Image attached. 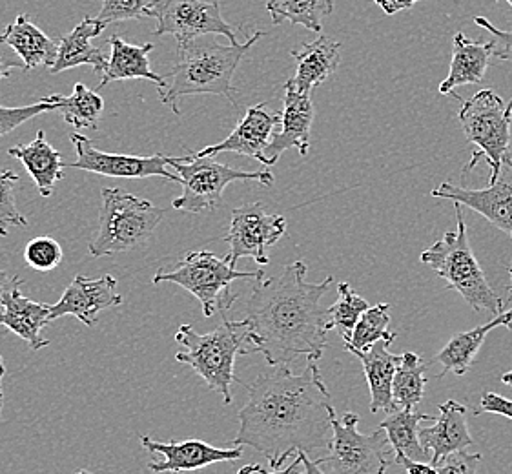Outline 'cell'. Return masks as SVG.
<instances>
[{"mask_svg": "<svg viewBox=\"0 0 512 474\" xmlns=\"http://www.w3.org/2000/svg\"><path fill=\"white\" fill-rule=\"evenodd\" d=\"M474 22L478 26H482L483 30L491 31L492 35H494V41L498 44L494 57H498L502 61H512V30H498L485 17H474Z\"/></svg>", "mask_w": 512, "mask_h": 474, "instance_id": "40", "label": "cell"}, {"mask_svg": "<svg viewBox=\"0 0 512 474\" xmlns=\"http://www.w3.org/2000/svg\"><path fill=\"white\" fill-rule=\"evenodd\" d=\"M168 165L181 176L183 194L175 197L172 207L188 214H203L223 205L225 188L236 181H257L261 185H274L270 170L245 172L232 166L221 165L212 157H168Z\"/></svg>", "mask_w": 512, "mask_h": 474, "instance_id": "9", "label": "cell"}, {"mask_svg": "<svg viewBox=\"0 0 512 474\" xmlns=\"http://www.w3.org/2000/svg\"><path fill=\"white\" fill-rule=\"evenodd\" d=\"M2 46H4V44L0 42V81H2L4 77H8L10 70H13V68H21V70H24V62L10 61L8 55L2 50Z\"/></svg>", "mask_w": 512, "mask_h": 474, "instance_id": "46", "label": "cell"}, {"mask_svg": "<svg viewBox=\"0 0 512 474\" xmlns=\"http://www.w3.org/2000/svg\"><path fill=\"white\" fill-rule=\"evenodd\" d=\"M121 303L123 296L117 292V279L110 274L99 279L77 276L64 290L62 298L52 305L50 320L75 316L86 327H93L103 310L119 307Z\"/></svg>", "mask_w": 512, "mask_h": 474, "instance_id": "14", "label": "cell"}, {"mask_svg": "<svg viewBox=\"0 0 512 474\" xmlns=\"http://www.w3.org/2000/svg\"><path fill=\"white\" fill-rule=\"evenodd\" d=\"M287 232V219L277 214H268L263 203H248L236 208L230 219V230L225 237L230 245L228 261L236 267L237 261L252 258L259 265L270 261L268 250L276 245Z\"/></svg>", "mask_w": 512, "mask_h": 474, "instance_id": "12", "label": "cell"}, {"mask_svg": "<svg viewBox=\"0 0 512 474\" xmlns=\"http://www.w3.org/2000/svg\"><path fill=\"white\" fill-rule=\"evenodd\" d=\"M141 444L148 453L163 456L161 462H150L148 469L154 473H181V471H197L208 465L219 462H236L243 458V447L219 449L201 440H185L161 444L150 436H139Z\"/></svg>", "mask_w": 512, "mask_h": 474, "instance_id": "17", "label": "cell"}, {"mask_svg": "<svg viewBox=\"0 0 512 474\" xmlns=\"http://www.w3.org/2000/svg\"><path fill=\"white\" fill-rule=\"evenodd\" d=\"M154 0H104L103 10L99 13V21L103 24L115 22L139 21L146 17Z\"/></svg>", "mask_w": 512, "mask_h": 474, "instance_id": "37", "label": "cell"}, {"mask_svg": "<svg viewBox=\"0 0 512 474\" xmlns=\"http://www.w3.org/2000/svg\"><path fill=\"white\" fill-rule=\"evenodd\" d=\"M0 42L6 44L24 62V72L39 66L52 68L59 55V42L53 41L44 31L21 13L0 35Z\"/></svg>", "mask_w": 512, "mask_h": 474, "instance_id": "25", "label": "cell"}, {"mask_svg": "<svg viewBox=\"0 0 512 474\" xmlns=\"http://www.w3.org/2000/svg\"><path fill=\"white\" fill-rule=\"evenodd\" d=\"M458 230L447 232L443 239L421 252V263L429 267L456 290L476 312L487 310L494 316L502 314L503 299L494 292L478 259L472 252L467 225L460 203H454Z\"/></svg>", "mask_w": 512, "mask_h": 474, "instance_id": "5", "label": "cell"}, {"mask_svg": "<svg viewBox=\"0 0 512 474\" xmlns=\"http://www.w3.org/2000/svg\"><path fill=\"white\" fill-rule=\"evenodd\" d=\"M396 464L400 465L401 469H405L407 474H438V469L434 465L416 462L405 456H396Z\"/></svg>", "mask_w": 512, "mask_h": 474, "instance_id": "44", "label": "cell"}, {"mask_svg": "<svg viewBox=\"0 0 512 474\" xmlns=\"http://www.w3.org/2000/svg\"><path fill=\"white\" fill-rule=\"evenodd\" d=\"M389 310V303H379L376 307L365 310L363 316L359 318L356 329L352 332V338L345 341V351L349 349L365 351L376 341L385 340V338L396 340V332L389 330Z\"/></svg>", "mask_w": 512, "mask_h": 474, "instance_id": "33", "label": "cell"}, {"mask_svg": "<svg viewBox=\"0 0 512 474\" xmlns=\"http://www.w3.org/2000/svg\"><path fill=\"white\" fill-rule=\"evenodd\" d=\"M336 409L316 361L294 374L283 367L263 372L248 385V402L239 411L234 447H252L272 469L290 456L328 449Z\"/></svg>", "mask_w": 512, "mask_h": 474, "instance_id": "1", "label": "cell"}, {"mask_svg": "<svg viewBox=\"0 0 512 474\" xmlns=\"http://www.w3.org/2000/svg\"><path fill=\"white\" fill-rule=\"evenodd\" d=\"M6 374V367H4V360L0 356V418H2V407H4V391H2V380Z\"/></svg>", "mask_w": 512, "mask_h": 474, "instance_id": "48", "label": "cell"}, {"mask_svg": "<svg viewBox=\"0 0 512 474\" xmlns=\"http://www.w3.org/2000/svg\"><path fill=\"white\" fill-rule=\"evenodd\" d=\"M427 361L418 356L416 352L407 351L401 354V363L394 374L392 382V398L398 409H410L414 411L416 405H420L425 396V372Z\"/></svg>", "mask_w": 512, "mask_h": 474, "instance_id": "31", "label": "cell"}, {"mask_svg": "<svg viewBox=\"0 0 512 474\" xmlns=\"http://www.w3.org/2000/svg\"><path fill=\"white\" fill-rule=\"evenodd\" d=\"M70 141L75 146L77 161L64 163V168L84 170L90 174L104 177H121V179H146V177H163L181 185V176L168 170L166 155H124L106 154L93 146L92 139L79 132H72Z\"/></svg>", "mask_w": 512, "mask_h": 474, "instance_id": "13", "label": "cell"}, {"mask_svg": "<svg viewBox=\"0 0 512 474\" xmlns=\"http://www.w3.org/2000/svg\"><path fill=\"white\" fill-rule=\"evenodd\" d=\"M175 341L185 349L177 352L175 360L192 367L206 385L221 394L226 405L232 403L230 385L237 382L236 358L239 354H254L252 329L246 320H225L208 334L195 332L190 325H181Z\"/></svg>", "mask_w": 512, "mask_h": 474, "instance_id": "4", "label": "cell"}, {"mask_svg": "<svg viewBox=\"0 0 512 474\" xmlns=\"http://www.w3.org/2000/svg\"><path fill=\"white\" fill-rule=\"evenodd\" d=\"M496 46V41H471L463 33H456L452 42L451 70L447 79L441 81V95H451L465 84L482 83Z\"/></svg>", "mask_w": 512, "mask_h": 474, "instance_id": "24", "label": "cell"}, {"mask_svg": "<svg viewBox=\"0 0 512 474\" xmlns=\"http://www.w3.org/2000/svg\"><path fill=\"white\" fill-rule=\"evenodd\" d=\"M106 30V24L99 19H90L86 17L84 21L75 26L68 35H64L59 41V55L57 61L50 68V73H62L66 70H72L82 64H90L95 75L103 77L110 53L104 52L103 48L93 46L92 41L99 37Z\"/></svg>", "mask_w": 512, "mask_h": 474, "instance_id": "21", "label": "cell"}, {"mask_svg": "<svg viewBox=\"0 0 512 474\" xmlns=\"http://www.w3.org/2000/svg\"><path fill=\"white\" fill-rule=\"evenodd\" d=\"M502 382L505 383V385H511L512 387V371L505 372V374H503Z\"/></svg>", "mask_w": 512, "mask_h": 474, "instance_id": "49", "label": "cell"}, {"mask_svg": "<svg viewBox=\"0 0 512 474\" xmlns=\"http://www.w3.org/2000/svg\"><path fill=\"white\" fill-rule=\"evenodd\" d=\"M374 4H378L381 10L385 11V15H394L398 11L410 10L414 4H418L421 0H370Z\"/></svg>", "mask_w": 512, "mask_h": 474, "instance_id": "45", "label": "cell"}, {"mask_svg": "<svg viewBox=\"0 0 512 474\" xmlns=\"http://www.w3.org/2000/svg\"><path fill=\"white\" fill-rule=\"evenodd\" d=\"M99 212V232L88 245L92 258L115 256L143 247L154 236L166 216L152 201L124 192L123 188H103Z\"/></svg>", "mask_w": 512, "mask_h": 474, "instance_id": "6", "label": "cell"}, {"mask_svg": "<svg viewBox=\"0 0 512 474\" xmlns=\"http://www.w3.org/2000/svg\"><path fill=\"white\" fill-rule=\"evenodd\" d=\"M483 413L500 414V416H505V418L512 420V400L503 398V396L496 394V392H483L482 400H480V409L474 414L478 416V414Z\"/></svg>", "mask_w": 512, "mask_h": 474, "instance_id": "41", "label": "cell"}, {"mask_svg": "<svg viewBox=\"0 0 512 474\" xmlns=\"http://www.w3.org/2000/svg\"><path fill=\"white\" fill-rule=\"evenodd\" d=\"M77 474H92V473H88V471H79V473Z\"/></svg>", "mask_w": 512, "mask_h": 474, "instance_id": "51", "label": "cell"}, {"mask_svg": "<svg viewBox=\"0 0 512 474\" xmlns=\"http://www.w3.org/2000/svg\"><path fill=\"white\" fill-rule=\"evenodd\" d=\"M46 103H53L57 110L61 112L64 121L72 124L75 130H84V128H97V123L101 119L104 110L103 97L84 84L77 83L73 88L70 97H64L59 93H53L48 97H42Z\"/></svg>", "mask_w": 512, "mask_h": 474, "instance_id": "30", "label": "cell"}, {"mask_svg": "<svg viewBox=\"0 0 512 474\" xmlns=\"http://www.w3.org/2000/svg\"><path fill=\"white\" fill-rule=\"evenodd\" d=\"M110 44V61L108 68L101 77L99 88H103L106 84L113 81H130V79H146L161 88H166L168 83L166 79L157 75L150 66V53L154 52V44H143V46H135L113 35L108 39Z\"/></svg>", "mask_w": 512, "mask_h": 474, "instance_id": "26", "label": "cell"}, {"mask_svg": "<svg viewBox=\"0 0 512 474\" xmlns=\"http://www.w3.org/2000/svg\"><path fill=\"white\" fill-rule=\"evenodd\" d=\"M19 176L13 170H0V236H8L11 227H28V219L22 216L15 203V185Z\"/></svg>", "mask_w": 512, "mask_h": 474, "instance_id": "35", "label": "cell"}, {"mask_svg": "<svg viewBox=\"0 0 512 474\" xmlns=\"http://www.w3.org/2000/svg\"><path fill=\"white\" fill-rule=\"evenodd\" d=\"M290 55L296 61V75L288 81L297 92L305 95H310L316 86L325 83L338 70L341 62L339 42L325 35L316 41L305 42L299 50H292Z\"/></svg>", "mask_w": 512, "mask_h": 474, "instance_id": "22", "label": "cell"}, {"mask_svg": "<svg viewBox=\"0 0 512 474\" xmlns=\"http://www.w3.org/2000/svg\"><path fill=\"white\" fill-rule=\"evenodd\" d=\"M505 165L512 168V155H507ZM431 196L471 208L487 221H491L494 227L500 228L512 237V179L503 177V174L494 185H489L483 190L441 183L432 190Z\"/></svg>", "mask_w": 512, "mask_h": 474, "instance_id": "16", "label": "cell"}, {"mask_svg": "<svg viewBox=\"0 0 512 474\" xmlns=\"http://www.w3.org/2000/svg\"><path fill=\"white\" fill-rule=\"evenodd\" d=\"M480 464H482V454L458 451L440 460L436 469L438 474H478Z\"/></svg>", "mask_w": 512, "mask_h": 474, "instance_id": "39", "label": "cell"}, {"mask_svg": "<svg viewBox=\"0 0 512 474\" xmlns=\"http://www.w3.org/2000/svg\"><path fill=\"white\" fill-rule=\"evenodd\" d=\"M55 110H57V106L53 103H46L44 99H41L39 103L21 106V108L0 106V137L11 134L15 128H19L22 124L28 123L41 114L55 112Z\"/></svg>", "mask_w": 512, "mask_h": 474, "instance_id": "38", "label": "cell"}, {"mask_svg": "<svg viewBox=\"0 0 512 474\" xmlns=\"http://www.w3.org/2000/svg\"><path fill=\"white\" fill-rule=\"evenodd\" d=\"M338 294V301L328 309V330H338L343 341H349L359 318L370 309V305L356 294L350 283H339Z\"/></svg>", "mask_w": 512, "mask_h": 474, "instance_id": "34", "label": "cell"}, {"mask_svg": "<svg viewBox=\"0 0 512 474\" xmlns=\"http://www.w3.org/2000/svg\"><path fill=\"white\" fill-rule=\"evenodd\" d=\"M279 124H281V114L270 110L267 104L250 106L241 123L237 124L234 132L228 135L225 141L206 146L194 155L195 157H214L223 152H234V154L254 157L259 163H263V154Z\"/></svg>", "mask_w": 512, "mask_h": 474, "instance_id": "18", "label": "cell"}, {"mask_svg": "<svg viewBox=\"0 0 512 474\" xmlns=\"http://www.w3.org/2000/svg\"><path fill=\"white\" fill-rule=\"evenodd\" d=\"M297 454H299L301 460H303V471H305V474H327L321 469V465H319L316 460H310V458H308L307 453Z\"/></svg>", "mask_w": 512, "mask_h": 474, "instance_id": "47", "label": "cell"}, {"mask_svg": "<svg viewBox=\"0 0 512 474\" xmlns=\"http://www.w3.org/2000/svg\"><path fill=\"white\" fill-rule=\"evenodd\" d=\"M24 261L28 267L39 272H50L62 261V248L53 237L41 236L31 239L24 248Z\"/></svg>", "mask_w": 512, "mask_h": 474, "instance_id": "36", "label": "cell"}, {"mask_svg": "<svg viewBox=\"0 0 512 474\" xmlns=\"http://www.w3.org/2000/svg\"><path fill=\"white\" fill-rule=\"evenodd\" d=\"M8 154L21 161L28 176L35 181V186L42 197L52 196L57 181H61L64 177L62 172L64 163H62L61 152L48 143L46 134L42 130L37 132L35 141H31L30 145L10 148Z\"/></svg>", "mask_w": 512, "mask_h": 474, "instance_id": "28", "label": "cell"}, {"mask_svg": "<svg viewBox=\"0 0 512 474\" xmlns=\"http://www.w3.org/2000/svg\"><path fill=\"white\" fill-rule=\"evenodd\" d=\"M22 285H24V281L19 276H13L10 272L0 268V310H2V305H4V301L10 296L11 292L21 290Z\"/></svg>", "mask_w": 512, "mask_h": 474, "instance_id": "43", "label": "cell"}, {"mask_svg": "<svg viewBox=\"0 0 512 474\" xmlns=\"http://www.w3.org/2000/svg\"><path fill=\"white\" fill-rule=\"evenodd\" d=\"M359 416L347 413L341 420L338 416L332 422V442L327 456L316 462L327 474H385L390 464L396 462L385 429L379 427L376 433H359Z\"/></svg>", "mask_w": 512, "mask_h": 474, "instance_id": "10", "label": "cell"}, {"mask_svg": "<svg viewBox=\"0 0 512 474\" xmlns=\"http://www.w3.org/2000/svg\"><path fill=\"white\" fill-rule=\"evenodd\" d=\"M307 272V263H290L274 278L259 279L246 303L254 349L272 367H288L299 356L318 361L327 347L328 309L321 298L334 278L308 283Z\"/></svg>", "mask_w": 512, "mask_h": 474, "instance_id": "2", "label": "cell"}, {"mask_svg": "<svg viewBox=\"0 0 512 474\" xmlns=\"http://www.w3.org/2000/svg\"><path fill=\"white\" fill-rule=\"evenodd\" d=\"M507 2H509V4H511V8H512V0H507Z\"/></svg>", "mask_w": 512, "mask_h": 474, "instance_id": "52", "label": "cell"}, {"mask_svg": "<svg viewBox=\"0 0 512 474\" xmlns=\"http://www.w3.org/2000/svg\"><path fill=\"white\" fill-rule=\"evenodd\" d=\"M423 422H436V418L431 414L414 413L410 409H398L390 413L379 427L385 429L396 456L427 462L429 451L420 440V423Z\"/></svg>", "mask_w": 512, "mask_h": 474, "instance_id": "29", "label": "cell"}, {"mask_svg": "<svg viewBox=\"0 0 512 474\" xmlns=\"http://www.w3.org/2000/svg\"><path fill=\"white\" fill-rule=\"evenodd\" d=\"M458 119L467 141L478 146V150L472 154V161L467 170L474 168L478 159L485 157L487 165L491 166L489 185H494L502 176V168L509 155L512 97L511 101L505 104L502 97L492 90H482L469 101H461Z\"/></svg>", "mask_w": 512, "mask_h": 474, "instance_id": "8", "label": "cell"}, {"mask_svg": "<svg viewBox=\"0 0 512 474\" xmlns=\"http://www.w3.org/2000/svg\"><path fill=\"white\" fill-rule=\"evenodd\" d=\"M263 37V31H256L243 44L199 46L192 42L185 48H177V61L170 73L172 83L159 90V101L175 115H181L179 101L188 95H223L236 104L232 86L234 73L246 53Z\"/></svg>", "mask_w": 512, "mask_h": 474, "instance_id": "3", "label": "cell"}, {"mask_svg": "<svg viewBox=\"0 0 512 474\" xmlns=\"http://www.w3.org/2000/svg\"><path fill=\"white\" fill-rule=\"evenodd\" d=\"M301 467H303V460H301V456L297 454L296 460L288 465V467H279V469L268 471L263 465H245V467H241V469L237 471V474H305L299 471Z\"/></svg>", "mask_w": 512, "mask_h": 474, "instance_id": "42", "label": "cell"}, {"mask_svg": "<svg viewBox=\"0 0 512 474\" xmlns=\"http://www.w3.org/2000/svg\"><path fill=\"white\" fill-rule=\"evenodd\" d=\"M267 278L263 270L257 272H241L230 265L228 258H219L208 250H192L186 252L183 259L172 270H157L154 285L159 283H175L188 290L199 299L203 314L212 318L216 312L228 310L237 301V294L232 292V283L237 279Z\"/></svg>", "mask_w": 512, "mask_h": 474, "instance_id": "7", "label": "cell"}, {"mask_svg": "<svg viewBox=\"0 0 512 474\" xmlns=\"http://www.w3.org/2000/svg\"><path fill=\"white\" fill-rule=\"evenodd\" d=\"M146 17H154V35H174L177 48H185L203 35H223L237 42V28L225 21L219 2L206 0H154Z\"/></svg>", "mask_w": 512, "mask_h": 474, "instance_id": "11", "label": "cell"}, {"mask_svg": "<svg viewBox=\"0 0 512 474\" xmlns=\"http://www.w3.org/2000/svg\"><path fill=\"white\" fill-rule=\"evenodd\" d=\"M498 327H507L512 330V310L494 316V320L476 329L454 334L451 341L434 358V361H438L441 365L438 378H443L447 372H454L456 376H465L471 369L476 354L482 349L487 334Z\"/></svg>", "mask_w": 512, "mask_h": 474, "instance_id": "27", "label": "cell"}, {"mask_svg": "<svg viewBox=\"0 0 512 474\" xmlns=\"http://www.w3.org/2000/svg\"><path fill=\"white\" fill-rule=\"evenodd\" d=\"M52 305L39 303L22 296L21 290L11 292L0 310V327L13 332L30 345L31 351H41L50 345L42 336V329L50 323Z\"/></svg>", "mask_w": 512, "mask_h": 474, "instance_id": "23", "label": "cell"}, {"mask_svg": "<svg viewBox=\"0 0 512 474\" xmlns=\"http://www.w3.org/2000/svg\"><path fill=\"white\" fill-rule=\"evenodd\" d=\"M394 340L385 338L379 340L365 349V351H356L349 349L350 354H354L367 376L370 391V413H394L398 411L394 398H392V382H394V374L400 367L401 356H396L389 351L390 345Z\"/></svg>", "mask_w": 512, "mask_h": 474, "instance_id": "20", "label": "cell"}, {"mask_svg": "<svg viewBox=\"0 0 512 474\" xmlns=\"http://www.w3.org/2000/svg\"><path fill=\"white\" fill-rule=\"evenodd\" d=\"M267 11L276 26L288 21L319 33L323 19L334 11V0H268Z\"/></svg>", "mask_w": 512, "mask_h": 474, "instance_id": "32", "label": "cell"}, {"mask_svg": "<svg viewBox=\"0 0 512 474\" xmlns=\"http://www.w3.org/2000/svg\"><path fill=\"white\" fill-rule=\"evenodd\" d=\"M509 276H511V292H512V261H511V265H509Z\"/></svg>", "mask_w": 512, "mask_h": 474, "instance_id": "50", "label": "cell"}, {"mask_svg": "<svg viewBox=\"0 0 512 474\" xmlns=\"http://www.w3.org/2000/svg\"><path fill=\"white\" fill-rule=\"evenodd\" d=\"M423 447L431 453V464L436 467L445 456L465 451L474 444L467 427V407L456 400L441 403L440 418L431 427L420 429Z\"/></svg>", "mask_w": 512, "mask_h": 474, "instance_id": "19", "label": "cell"}, {"mask_svg": "<svg viewBox=\"0 0 512 474\" xmlns=\"http://www.w3.org/2000/svg\"><path fill=\"white\" fill-rule=\"evenodd\" d=\"M312 97L297 92L290 81L285 84V106L281 112V130L274 132L263 154V165L274 166L279 157L290 148L307 157L310 150V132L314 124Z\"/></svg>", "mask_w": 512, "mask_h": 474, "instance_id": "15", "label": "cell"}]
</instances>
